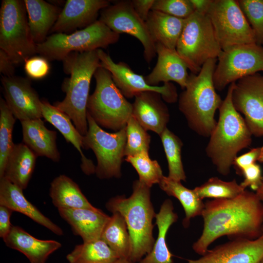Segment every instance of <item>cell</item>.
I'll use <instances>...</instances> for the list:
<instances>
[{
	"label": "cell",
	"instance_id": "19",
	"mask_svg": "<svg viewBox=\"0 0 263 263\" xmlns=\"http://www.w3.org/2000/svg\"><path fill=\"white\" fill-rule=\"evenodd\" d=\"M157 61L151 72L145 76L147 83L153 86L163 82L174 81L184 90L189 76L186 64L176 50L169 49L159 43H156Z\"/></svg>",
	"mask_w": 263,
	"mask_h": 263
},
{
	"label": "cell",
	"instance_id": "24",
	"mask_svg": "<svg viewBox=\"0 0 263 263\" xmlns=\"http://www.w3.org/2000/svg\"><path fill=\"white\" fill-rule=\"evenodd\" d=\"M23 143L37 156H45L55 162L60 159L57 148V132L48 129L40 119L20 121Z\"/></svg>",
	"mask_w": 263,
	"mask_h": 263
},
{
	"label": "cell",
	"instance_id": "45",
	"mask_svg": "<svg viewBox=\"0 0 263 263\" xmlns=\"http://www.w3.org/2000/svg\"><path fill=\"white\" fill-rule=\"evenodd\" d=\"M155 0H132V6L137 15L145 22L152 9Z\"/></svg>",
	"mask_w": 263,
	"mask_h": 263
},
{
	"label": "cell",
	"instance_id": "15",
	"mask_svg": "<svg viewBox=\"0 0 263 263\" xmlns=\"http://www.w3.org/2000/svg\"><path fill=\"white\" fill-rule=\"evenodd\" d=\"M97 53L101 66L111 73L113 82L124 96L132 98L143 92L153 91L161 94L167 102L177 100L176 90L171 83H165L162 86H150L144 76L135 73L126 63L114 62L101 49L97 50Z\"/></svg>",
	"mask_w": 263,
	"mask_h": 263
},
{
	"label": "cell",
	"instance_id": "37",
	"mask_svg": "<svg viewBox=\"0 0 263 263\" xmlns=\"http://www.w3.org/2000/svg\"><path fill=\"white\" fill-rule=\"evenodd\" d=\"M125 160L135 169L139 176L138 180L150 188L159 184L164 176L160 166L157 161L150 158L148 152L126 156Z\"/></svg>",
	"mask_w": 263,
	"mask_h": 263
},
{
	"label": "cell",
	"instance_id": "48",
	"mask_svg": "<svg viewBox=\"0 0 263 263\" xmlns=\"http://www.w3.org/2000/svg\"><path fill=\"white\" fill-rule=\"evenodd\" d=\"M255 193L259 199L263 203V179L261 186L256 191Z\"/></svg>",
	"mask_w": 263,
	"mask_h": 263
},
{
	"label": "cell",
	"instance_id": "29",
	"mask_svg": "<svg viewBox=\"0 0 263 263\" xmlns=\"http://www.w3.org/2000/svg\"><path fill=\"white\" fill-rule=\"evenodd\" d=\"M185 19L151 10L146 23L155 44L159 43L169 49L175 50Z\"/></svg>",
	"mask_w": 263,
	"mask_h": 263
},
{
	"label": "cell",
	"instance_id": "32",
	"mask_svg": "<svg viewBox=\"0 0 263 263\" xmlns=\"http://www.w3.org/2000/svg\"><path fill=\"white\" fill-rule=\"evenodd\" d=\"M102 232L104 241L119 258L129 259L131 242L127 225L122 215L112 213Z\"/></svg>",
	"mask_w": 263,
	"mask_h": 263
},
{
	"label": "cell",
	"instance_id": "43",
	"mask_svg": "<svg viewBox=\"0 0 263 263\" xmlns=\"http://www.w3.org/2000/svg\"><path fill=\"white\" fill-rule=\"evenodd\" d=\"M241 174L244 176V180L240 185L244 189L250 187L253 190L256 191L259 188L263 176L259 164L255 163L245 167L243 169Z\"/></svg>",
	"mask_w": 263,
	"mask_h": 263
},
{
	"label": "cell",
	"instance_id": "34",
	"mask_svg": "<svg viewBox=\"0 0 263 263\" xmlns=\"http://www.w3.org/2000/svg\"><path fill=\"white\" fill-rule=\"evenodd\" d=\"M160 136L168 162V177L176 181H185L186 176L181 159L182 141L167 128Z\"/></svg>",
	"mask_w": 263,
	"mask_h": 263
},
{
	"label": "cell",
	"instance_id": "31",
	"mask_svg": "<svg viewBox=\"0 0 263 263\" xmlns=\"http://www.w3.org/2000/svg\"><path fill=\"white\" fill-rule=\"evenodd\" d=\"M158 184L168 195L175 197L181 203L185 212V217L182 222L185 227L189 226L191 219L202 215L205 203L194 189L186 188L180 181L168 176H163Z\"/></svg>",
	"mask_w": 263,
	"mask_h": 263
},
{
	"label": "cell",
	"instance_id": "13",
	"mask_svg": "<svg viewBox=\"0 0 263 263\" xmlns=\"http://www.w3.org/2000/svg\"><path fill=\"white\" fill-rule=\"evenodd\" d=\"M99 20L116 33L127 34L138 39L143 45L148 63L156 56V44L146 22L136 13L131 1H119L102 10Z\"/></svg>",
	"mask_w": 263,
	"mask_h": 263
},
{
	"label": "cell",
	"instance_id": "17",
	"mask_svg": "<svg viewBox=\"0 0 263 263\" xmlns=\"http://www.w3.org/2000/svg\"><path fill=\"white\" fill-rule=\"evenodd\" d=\"M263 259V237L255 239L243 238L208 250L197 260L188 263H259Z\"/></svg>",
	"mask_w": 263,
	"mask_h": 263
},
{
	"label": "cell",
	"instance_id": "1",
	"mask_svg": "<svg viewBox=\"0 0 263 263\" xmlns=\"http://www.w3.org/2000/svg\"><path fill=\"white\" fill-rule=\"evenodd\" d=\"M201 216L203 230L192 248L202 256L221 236L252 239L262 233L263 203L255 193L245 189L233 198L207 201Z\"/></svg>",
	"mask_w": 263,
	"mask_h": 263
},
{
	"label": "cell",
	"instance_id": "49",
	"mask_svg": "<svg viewBox=\"0 0 263 263\" xmlns=\"http://www.w3.org/2000/svg\"><path fill=\"white\" fill-rule=\"evenodd\" d=\"M113 263H134L130 261L128 259L120 258Z\"/></svg>",
	"mask_w": 263,
	"mask_h": 263
},
{
	"label": "cell",
	"instance_id": "35",
	"mask_svg": "<svg viewBox=\"0 0 263 263\" xmlns=\"http://www.w3.org/2000/svg\"><path fill=\"white\" fill-rule=\"evenodd\" d=\"M16 118L3 98L0 100V178L3 176L8 157L15 144L12 132Z\"/></svg>",
	"mask_w": 263,
	"mask_h": 263
},
{
	"label": "cell",
	"instance_id": "11",
	"mask_svg": "<svg viewBox=\"0 0 263 263\" xmlns=\"http://www.w3.org/2000/svg\"><path fill=\"white\" fill-rule=\"evenodd\" d=\"M206 15L222 49L256 43L254 31L237 0H212Z\"/></svg>",
	"mask_w": 263,
	"mask_h": 263
},
{
	"label": "cell",
	"instance_id": "46",
	"mask_svg": "<svg viewBox=\"0 0 263 263\" xmlns=\"http://www.w3.org/2000/svg\"><path fill=\"white\" fill-rule=\"evenodd\" d=\"M15 66L8 55L4 51L0 49V73L3 76L14 75Z\"/></svg>",
	"mask_w": 263,
	"mask_h": 263
},
{
	"label": "cell",
	"instance_id": "22",
	"mask_svg": "<svg viewBox=\"0 0 263 263\" xmlns=\"http://www.w3.org/2000/svg\"><path fill=\"white\" fill-rule=\"evenodd\" d=\"M6 246L23 254L30 263H46L49 256L61 247L55 240L36 238L17 225H13L3 239Z\"/></svg>",
	"mask_w": 263,
	"mask_h": 263
},
{
	"label": "cell",
	"instance_id": "9",
	"mask_svg": "<svg viewBox=\"0 0 263 263\" xmlns=\"http://www.w3.org/2000/svg\"><path fill=\"white\" fill-rule=\"evenodd\" d=\"M0 49L18 65L37 53L24 0H3L0 9Z\"/></svg>",
	"mask_w": 263,
	"mask_h": 263
},
{
	"label": "cell",
	"instance_id": "33",
	"mask_svg": "<svg viewBox=\"0 0 263 263\" xmlns=\"http://www.w3.org/2000/svg\"><path fill=\"white\" fill-rule=\"evenodd\" d=\"M66 259L69 263H113L120 258L100 238L75 245Z\"/></svg>",
	"mask_w": 263,
	"mask_h": 263
},
{
	"label": "cell",
	"instance_id": "27",
	"mask_svg": "<svg viewBox=\"0 0 263 263\" xmlns=\"http://www.w3.org/2000/svg\"><path fill=\"white\" fill-rule=\"evenodd\" d=\"M32 39L36 44L44 42L56 22L61 10L43 0H24Z\"/></svg>",
	"mask_w": 263,
	"mask_h": 263
},
{
	"label": "cell",
	"instance_id": "38",
	"mask_svg": "<svg viewBox=\"0 0 263 263\" xmlns=\"http://www.w3.org/2000/svg\"><path fill=\"white\" fill-rule=\"evenodd\" d=\"M127 142L125 156L134 155L148 152L150 136L132 115L126 125Z\"/></svg>",
	"mask_w": 263,
	"mask_h": 263
},
{
	"label": "cell",
	"instance_id": "41",
	"mask_svg": "<svg viewBox=\"0 0 263 263\" xmlns=\"http://www.w3.org/2000/svg\"><path fill=\"white\" fill-rule=\"evenodd\" d=\"M26 74L31 78L40 79L48 75L50 70L48 60L40 56H33L24 62Z\"/></svg>",
	"mask_w": 263,
	"mask_h": 263
},
{
	"label": "cell",
	"instance_id": "21",
	"mask_svg": "<svg viewBox=\"0 0 263 263\" xmlns=\"http://www.w3.org/2000/svg\"><path fill=\"white\" fill-rule=\"evenodd\" d=\"M59 215L71 226L74 233L80 236L83 242L101 238L110 217L97 208H59Z\"/></svg>",
	"mask_w": 263,
	"mask_h": 263
},
{
	"label": "cell",
	"instance_id": "36",
	"mask_svg": "<svg viewBox=\"0 0 263 263\" xmlns=\"http://www.w3.org/2000/svg\"><path fill=\"white\" fill-rule=\"evenodd\" d=\"M193 189L202 200L206 198L231 199L237 196L245 190L235 180L225 181L216 177L209 178Z\"/></svg>",
	"mask_w": 263,
	"mask_h": 263
},
{
	"label": "cell",
	"instance_id": "3",
	"mask_svg": "<svg viewBox=\"0 0 263 263\" xmlns=\"http://www.w3.org/2000/svg\"><path fill=\"white\" fill-rule=\"evenodd\" d=\"M66 78L62 90L66 95L61 101L54 105L66 114L76 129L83 136L88 132L87 106L92 76L101 66L97 50L83 52H72L63 60Z\"/></svg>",
	"mask_w": 263,
	"mask_h": 263
},
{
	"label": "cell",
	"instance_id": "25",
	"mask_svg": "<svg viewBox=\"0 0 263 263\" xmlns=\"http://www.w3.org/2000/svg\"><path fill=\"white\" fill-rule=\"evenodd\" d=\"M42 117L57 129L67 143H71L81 155V168L86 174L95 173V167L93 161L87 159L83 153L84 136L75 127L70 118L64 113L51 105L46 100H41Z\"/></svg>",
	"mask_w": 263,
	"mask_h": 263
},
{
	"label": "cell",
	"instance_id": "14",
	"mask_svg": "<svg viewBox=\"0 0 263 263\" xmlns=\"http://www.w3.org/2000/svg\"><path fill=\"white\" fill-rule=\"evenodd\" d=\"M231 100L237 111L244 115L252 135L263 137V75L258 73L234 82Z\"/></svg>",
	"mask_w": 263,
	"mask_h": 263
},
{
	"label": "cell",
	"instance_id": "5",
	"mask_svg": "<svg viewBox=\"0 0 263 263\" xmlns=\"http://www.w3.org/2000/svg\"><path fill=\"white\" fill-rule=\"evenodd\" d=\"M217 61V58L209 59L197 74L191 73L179 98V109L189 127L205 137H209L215 128V113L223 101L213 81Z\"/></svg>",
	"mask_w": 263,
	"mask_h": 263
},
{
	"label": "cell",
	"instance_id": "16",
	"mask_svg": "<svg viewBox=\"0 0 263 263\" xmlns=\"http://www.w3.org/2000/svg\"><path fill=\"white\" fill-rule=\"evenodd\" d=\"M1 81L5 101L16 119L21 121L43 117L41 100L32 87L29 79L2 75Z\"/></svg>",
	"mask_w": 263,
	"mask_h": 263
},
{
	"label": "cell",
	"instance_id": "4",
	"mask_svg": "<svg viewBox=\"0 0 263 263\" xmlns=\"http://www.w3.org/2000/svg\"><path fill=\"white\" fill-rule=\"evenodd\" d=\"M233 83L228 87L225 97L219 108V117L206 147L207 156L219 173L228 175L237 154L252 142V134L244 118L233 105Z\"/></svg>",
	"mask_w": 263,
	"mask_h": 263
},
{
	"label": "cell",
	"instance_id": "18",
	"mask_svg": "<svg viewBox=\"0 0 263 263\" xmlns=\"http://www.w3.org/2000/svg\"><path fill=\"white\" fill-rule=\"evenodd\" d=\"M110 5L107 0H67L50 32L65 33L85 28L96 20L100 10Z\"/></svg>",
	"mask_w": 263,
	"mask_h": 263
},
{
	"label": "cell",
	"instance_id": "30",
	"mask_svg": "<svg viewBox=\"0 0 263 263\" xmlns=\"http://www.w3.org/2000/svg\"><path fill=\"white\" fill-rule=\"evenodd\" d=\"M49 195L57 209L96 208L87 200L78 185L64 174L57 176L51 182Z\"/></svg>",
	"mask_w": 263,
	"mask_h": 263
},
{
	"label": "cell",
	"instance_id": "12",
	"mask_svg": "<svg viewBox=\"0 0 263 263\" xmlns=\"http://www.w3.org/2000/svg\"><path fill=\"white\" fill-rule=\"evenodd\" d=\"M217 60L213 81L220 91L243 77L263 71V46L257 43L234 46L222 50Z\"/></svg>",
	"mask_w": 263,
	"mask_h": 263
},
{
	"label": "cell",
	"instance_id": "39",
	"mask_svg": "<svg viewBox=\"0 0 263 263\" xmlns=\"http://www.w3.org/2000/svg\"><path fill=\"white\" fill-rule=\"evenodd\" d=\"M237 1L254 31L256 43L263 45V0Z\"/></svg>",
	"mask_w": 263,
	"mask_h": 263
},
{
	"label": "cell",
	"instance_id": "10",
	"mask_svg": "<svg viewBox=\"0 0 263 263\" xmlns=\"http://www.w3.org/2000/svg\"><path fill=\"white\" fill-rule=\"evenodd\" d=\"M88 130L83 149H92L97 159L95 173L101 179L121 176V166L127 142L126 127L113 133L103 130L87 113Z\"/></svg>",
	"mask_w": 263,
	"mask_h": 263
},
{
	"label": "cell",
	"instance_id": "20",
	"mask_svg": "<svg viewBox=\"0 0 263 263\" xmlns=\"http://www.w3.org/2000/svg\"><path fill=\"white\" fill-rule=\"evenodd\" d=\"M159 94L153 91L140 93L135 96L132 104V116L146 130L160 136L167 128L169 114Z\"/></svg>",
	"mask_w": 263,
	"mask_h": 263
},
{
	"label": "cell",
	"instance_id": "8",
	"mask_svg": "<svg viewBox=\"0 0 263 263\" xmlns=\"http://www.w3.org/2000/svg\"><path fill=\"white\" fill-rule=\"evenodd\" d=\"M176 51L196 75L208 60L217 59L222 50L207 15L195 11L185 19Z\"/></svg>",
	"mask_w": 263,
	"mask_h": 263
},
{
	"label": "cell",
	"instance_id": "47",
	"mask_svg": "<svg viewBox=\"0 0 263 263\" xmlns=\"http://www.w3.org/2000/svg\"><path fill=\"white\" fill-rule=\"evenodd\" d=\"M195 11L206 15L212 0H190Z\"/></svg>",
	"mask_w": 263,
	"mask_h": 263
},
{
	"label": "cell",
	"instance_id": "7",
	"mask_svg": "<svg viewBox=\"0 0 263 263\" xmlns=\"http://www.w3.org/2000/svg\"><path fill=\"white\" fill-rule=\"evenodd\" d=\"M120 34L100 20L75 32L54 33L36 44L37 53L50 61L62 60L72 52H83L106 48L117 42Z\"/></svg>",
	"mask_w": 263,
	"mask_h": 263
},
{
	"label": "cell",
	"instance_id": "50",
	"mask_svg": "<svg viewBox=\"0 0 263 263\" xmlns=\"http://www.w3.org/2000/svg\"><path fill=\"white\" fill-rule=\"evenodd\" d=\"M259 263H263V259L259 262Z\"/></svg>",
	"mask_w": 263,
	"mask_h": 263
},
{
	"label": "cell",
	"instance_id": "40",
	"mask_svg": "<svg viewBox=\"0 0 263 263\" xmlns=\"http://www.w3.org/2000/svg\"><path fill=\"white\" fill-rule=\"evenodd\" d=\"M151 10L184 19L195 12L190 0H155Z\"/></svg>",
	"mask_w": 263,
	"mask_h": 263
},
{
	"label": "cell",
	"instance_id": "26",
	"mask_svg": "<svg viewBox=\"0 0 263 263\" xmlns=\"http://www.w3.org/2000/svg\"><path fill=\"white\" fill-rule=\"evenodd\" d=\"M37 157L23 143L15 144L8 157L2 177L22 190L26 189L34 172Z\"/></svg>",
	"mask_w": 263,
	"mask_h": 263
},
{
	"label": "cell",
	"instance_id": "23",
	"mask_svg": "<svg viewBox=\"0 0 263 263\" xmlns=\"http://www.w3.org/2000/svg\"><path fill=\"white\" fill-rule=\"evenodd\" d=\"M0 205L24 214L57 235H63L59 226L27 200L22 189L3 177L0 178Z\"/></svg>",
	"mask_w": 263,
	"mask_h": 263
},
{
	"label": "cell",
	"instance_id": "2",
	"mask_svg": "<svg viewBox=\"0 0 263 263\" xmlns=\"http://www.w3.org/2000/svg\"><path fill=\"white\" fill-rule=\"evenodd\" d=\"M150 188L139 180H136L130 197H113L105 206L110 212H118L124 218L131 242L129 260L134 263L140 262L151 251L155 241L152 221L156 213L151 201Z\"/></svg>",
	"mask_w": 263,
	"mask_h": 263
},
{
	"label": "cell",
	"instance_id": "28",
	"mask_svg": "<svg viewBox=\"0 0 263 263\" xmlns=\"http://www.w3.org/2000/svg\"><path fill=\"white\" fill-rule=\"evenodd\" d=\"M170 199L165 200L155 216L158 232L151 251L137 263H173L169 249L166 236L170 226L178 219L177 214Z\"/></svg>",
	"mask_w": 263,
	"mask_h": 263
},
{
	"label": "cell",
	"instance_id": "6",
	"mask_svg": "<svg viewBox=\"0 0 263 263\" xmlns=\"http://www.w3.org/2000/svg\"><path fill=\"white\" fill-rule=\"evenodd\" d=\"M94 76L96 85L88 98L87 113L100 127L119 131L132 116V104L126 100L108 70L100 67Z\"/></svg>",
	"mask_w": 263,
	"mask_h": 263
},
{
	"label": "cell",
	"instance_id": "42",
	"mask_svg": "<svg viewBox=\"0 0 263 263\" xmlns=\"http://www.w3.org/2000/svg\"><path fill=\"white\" fill-rule=\"evenodd\" d=\"M257 162L263 163V146L252 148L248 152L237 156L233 165L237 173L241 174L244 168Z\"/></svg>",
	"mask_w": 263,
	"mask_h": 263
},
{
	"label": "cell",
	"instance_id": "44",
	"mask_svg": "<svg viewBox=\"0 0 263 263\" xmlns=\"http://www.w3.org/2000/svg\"><path fill=\"white\" fill-rule=\"evenodd\" d=\"M13 212L9 207L0 205V237L2 239L7 236L13 226L10 222Z\"/></svg>",
	"mask_w": 263,
	"mask_h": 263
},
{
	"label": "cell",
	"instance_id": "51",
	"mask_svg": "<svg viewBox=\"0 0 263 263\" xmlns=\"http://www.w3.org/2000/svg\"><path fill=\"white\" fill-rule=\"evenodd\" d=\"M263 237V229H262V235H261Z\"/></svg>",
	"mask_w": 263,
	"mask_h": 263
}]
</instances>
